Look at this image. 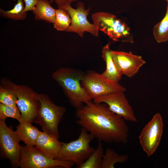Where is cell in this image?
<instances>
[{"label": "cell", "mask_w": 168, "mask_h": 168, "mask_svg": "<svg viewBox=\"0 0 168 168\" xmlns=\"http://www.w3.org/2000/svg\"><path fill=\"white\" fill-rule=\"evenodd\" d=\"M163 124L162 116L157 113L143 128L139 136L140 145L148 157L157 150L162 137Z\"/></svg>", "instance_id": "cell-9"}, {"label": "cell", "mask_w": 168, "mask_h": 168, "mask_svg": "<svg viewBox=\"0 0 168 168\" xmlns=\"http://www.w3.org/2000/svg\"><path fill=\"white\" fill-rule=\"evenodd\" d=\"M25 4L22 0H17V3L11 9L5 11L0 9L1 16L15 20L25 19L26 18L27 12H24Z\"/></svg>", "instance_id": "cell-21"}, {"label": "cell", "mask_w": 168, "mask_h": 168, "mask_svg": "<svg viewBox=\"0 0 168 168\" xmlns=\"http://www.w3.org/2000/svg\"><path fill=\"white\" fill-rule=\"evenodd\" d=\"M165 1H166L167 2H168V0H165Z\"/></svg>", "instance_id": "cell-28"}, {"label": "cell", "mask_w": 168, "mask_h": 168, "mask_svg": "<svg viewBox=\"0 0 168 168\" xmlns=\"http://www.w3.org/2000/svg\"><path fill=\"white\" fill-rule=\"evenodd\" d=\"M79 0H53L57 5L58 8H63L68 5H71L74 2Z\"/></svg>", "instance_id": "cell-26"}, {"label": "cell", "mask_w": 168, "mask_h": 168, "mask_svg": "<svg viewBox=\"0 0 168 168\" xmlns=\"http://www.w3.org/2000/svg\"><path fill=\"white\" fill-rule=\"evenodd\" d=\"M17 97L14 93L0 85V103L6 105H17Z\"/></svg>", "instance_id": "cell-24"}, {"label": "cell", "mask_w": 168, "mask_h": 168, "mask_svg": "<svg viewBox=\"0 0 168 168\" xmlns=\"http://www.w3.org/2000/svg\"><path fill=\"white\" fill-rule=\"evenodd\" d=\"M128 159L127 155L119 154L114 150L108 148L103 156L101 168H114L116 163H125Z\"/></svg>", "instance_id": "cell-20"}, {"label": "cell", "mask_w": 168, "mask_h": 168, "mask_svg": "<svg viewBox=\"0 0 168 168\" xmlns=\"http://www.w3.org/2000/svg\"><path fill=\"white\" fill-rule=\"evenodd\" d=\"M104 149L101 141L88 158L81 164L76 166L78 168H101Z\"/></svg>", "instance_id": "cell-19"}, {"label": "cell", "mask_w": 168, "mask_h": 168, "mask_svg": "<svg viewBox=\"0 0 168 168\" xmlns=\"http://www.w3.org/2000/svg\"><path fill=\"white\" fill-rule=\"evenodd\" d=\"M111 55L120 73L128 77L135 76L146 63L141 56L131 52L112 50Z\"/></svg>", "instance_id": "cell-13"}, {"label": "cell", "mask_w": 168, "mask_h": 168, "mask_svg": "<svg viewBox=\"0 0 168 168\" xmlns=\"http://www.w3.org/2000/svg\"><path fill=\"white\" fill-rule=\"evenodd\" d=\"M76 116L78 125L99 141L127 142L129 130L126 121L110 110L106 104L91 100L77 110Z\"/></svg>", "instance_id": "cell-1"}, {"label": "cell", "mask_w": 168, "mask_h": 168, "mask_svg": "<svg viewBox=\"0 0 168 168\" xmlns=\"http://www.w3.org/2000/svg\"><path fill=\"white\" fill-rule=\"evenodd\" d=\"M14 1L17 0H13ZM25 4L24 12L32 11L34 9L37 0H22Z\"/></svg>", "instance_id": "cell-25"}, {"label": "cell", "mask_w": 168, "mask_h": 168, "mask_svg": "<svg viewBox=\"0 0 168 168\" xmlns=\"http://www.w3.org/2000/svg\"><path fill=\"white\" fill-rule=\"evenodd\" d=\"M36 97L40 102V107L34 123L39 124L43 132L58 139V125L66 111V108L56 105L46 94L36 93Z\"/></svg>", "instance_id": "cell-3"}, {"label": "cell", "mask_w": 168, "mask_h": 168, "mask_svg": "<svg viewBox=\"0 0 168 168\" xmlns=\"http://www.w3.org/2000/svg\"><path fill=\"white\" fill-rule=\"evenodd\" d=\"M110 44L108 43L104 46L102 50V57L105 63V70L102 73L106 78L119 82L121 79L122 75L118 70L112 58Z\"/></svg>", "instance_id": "cell-16"}, {"label": "cell", "mask_w": 168, "mask_h": 168, "mask_svg": "<svg viewBox=\"0 0 168 168\" xmlns=\"http://www.w3.org/2000/svg\"><path fill=\"white\" fill-rule=\"evenodd\" d=\"M93 23L99 31L103 32L115 42L133 43V38L127 24L114 14L100 12L92 14Z\"/></svg>", "instance_id": "cell-6"}, {"label": "cell", "mask_w": 168, "mask_h": 168, "mask_svg": "<svg viewBox=\"0 0 168 168\" xmlns=\"http://www.w3.org/2000/svg\"><path fill=\"white\" fill-rule=\"evenodd\" d=\"M20 141L16 131L7 126L5 120H0L1 154L10 161L14 168L19 166L21 153Z\"/></svg>", "instance_id": "cell-10"}, {"label": "cell", "mask_w": 168, "mask_h": 168, "mask_svg": "<svg viewBox=\"0 0 168 168\" xmlns=\"http://www.w3.org/2000/svg\"><path fill=\"white\" fill-rule=\"evenodd\" d=\"M94 136L82 128L76 139L68 143L62 142L61 146L55 159L68 161L80 165L86 161L95 150L90 145Z\"/></svg>", "instance_id": "cell-5"}, {"label": "cell", "mask_w": 168, "mask_h": 168, "mask_svg": "<svg viewBox=\"0 0 168 168\" xmlns=\"http://www.w3.org/2000/svg\"><path fill=\"white\" fill-rule=\"evenodd\" d=\"M81 83L92 100L109 93L124 92L126 90L119 82L106 78L102 74L92 71L85 74Z\"/></svg>", "instance_id": "cell-8"}, {"label": "cell", "mask_w": 168, "mask_h": 168, "mask_svg": "<svg viewBox=\"0 0 168 168\" xmlns=\"http://www.w3.org/2000/svg\"><path fill=\"white\" fill-rule=\"evenodd\" d=\"M50 3L48 0H37L35 7L32 11L35 19L54 23L56 9L51 6Z\"/></svg>", "instance_id": "cell-17"}, {"label": "cell", "mask_w": 168, "mask_h": 168, "mask_svg": "<svg viewBox=\"0 0 168 168\" xmlns=\"http://www.w3.org/2000/svg\"><path fill=\"white\" fill-rule=\"evenodd\" d=\"M20 141H22L27 146H35L40 131L30 122L20 123L15 131Z\"/></svg>", "instance_id": "cell-15"}, {"label": "cell", "mask_w": 168, "mask_h": 168, "mask_svg": "<svg viewBox=\"0 0 168 168\" xmlns=\"http://www.w3.org/2000/svg\"><path fill=\"white\" fill-rule=\"evenodd\" d=\"M75 163L49 158L35 146H21L19 167L21 168H71Z\"/></svg>", "instance_id": "cell-7"}, {"label": "cell", "mask_w": 168, "mask_h": 168, "mask_svg": "<svg viewBox=\"0 0 168 168\" xmlns=\"http://www.w3.org/2000/svg\"><path fill=\"white\" fill-rule=\"evenodd\" d=\"M50 3L53 2V0H50Z\"/></svg>", "instance_id": "cell-27"}, {"label": "cell", "mask_w": 168, "mask_h": 168, "mask_svg": "<svg viewBox=\"0 0 168 168\" xmlns=\"http://www.w3.org/2000/svg\"><path fill=\"white\" fill-rule=\"evenodd\" d=\"M63 8L68 11L71 20V25L66 31L76 33L81 37H83L85 32L89 33L95 36L98 35L99 31L97 28L87 20L90 7L86 9L84 4L79 2L76 8H73L71 5H68Z\"/></svg>", "instance_id": "cell-11"}, {"label": "cell", "mask_w": 168, "mask_h": 168, "mask_svg": "<svg viewBox=\"0 0 168 168\" xmlns=\"http://www.w3.org/2000/svg\"><path fill=\"white\" fill-rule=\"evenodd\" d=\"M96 103H104L112 112L125 121L137 122V119L132 107L126 97L124 92L109 93L94 99Z\"/></svg>", "instance_id": "cell-12"}, {"label": "cell", "mask_w": 168, "mask_h": 168, "mask_svg": "<svg viewBox=\"0 0 168 168\" xmlns=\"http://www.w3.org/2000/svg\"><path fill=\"white\" fill-rule=\"evenodd\" d=\"M1 86L13 92L17 97L16 105L21 114L19 123H34L40 107L36 93L29 86L15 84L5 77L1 79Z\"/></svg>", "instance_id": "cell-4"}, {"label": "cell", "mask_w": 168, "mask_h": 168, "mask_svg": "<svg viewBox=\"0 0 168 168\" xmlns=\"http://www.w3.org/2000/svg\"><path fill=\"white\" fill-rule=\"evenodd\" d=\"M71 20L68 11L63 8L56 9L54 28L59 31H66L71 25Z\"/></svg>", "instance_id": "cell-22"}, {"label": "cell", "mask_w": 168, "mask_h": 168, "mask_svg": "<svg viewBox=\"0 0 168 168\" xmlns=\"http://www.w3.org/2000/svg\"><path fill=\"white\" fill-rule=\"evenodd\" d=\"M85 73L78 69L63 68L57 70L52 74L53 79L62 89L71 105L77 110L83 104L92 100L81 82Z\"/></svg>", "instance_id": "cell-2"}, {"label": "cell", "mask_w": 168, "mask_h": 168, "mask_svg": "<svg viewBox=\"0 0 168 168\" xmlns=\"http://www.w3.org/2000/svg\"><path fill=\"white\" fill-rule=\"evenodd\" d=\"M8 118L20 121L21 114L17 105L9 106L0 103V120H5Z\"/></svg>", "instance_id": "cell-23"}, {"label": "cell", "mask_w": 168, "mask_h": 168, "mask_svg": "<svg viewBox=\"0 0 168 168\" xmlns=\"http://www.w3.org/2000/svg\"><path fill=\"white\" fill-rule=\"evenodd\" d=\"M58 139L44 132H40L35 147L48 157L55 159L60 150L62 142Z\"/></svg>", "instance_id": "cell-14"}, {"label": "cell", "mask_w": 168, "mask_h": 168, "mask_svg": "<svg viewBox=\"0 0 168 168\" xmlns=\"http://www.w3.org/2000/svg\"><path fill=\"white\" fill-rule=\"evenodd\" d=\"M165 15L162 19L156 24L153 29V34L158 43L168 41V2Z\"/></svg>", "instance_id": "cell-18"}]
</instances>
